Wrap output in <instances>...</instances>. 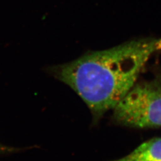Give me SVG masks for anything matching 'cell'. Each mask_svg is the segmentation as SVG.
Masks as SVG:
<instances>
[{
  "instance_id": "7a4b0ae2",
  "label": "cell",
  "mask_w": 161,
  "mask_h": 161,
  "mask_svg": "<svg viewBox=\"0 0 161 161\" xmlns=\"http://www.w3.org/2000/svg\"><path fill=\"white\" fill-rule=\"evenodd\" d=\"M112 118L124 126L161 128V73L136 83L114 109Z\"/></svg>"
},
{
  "instance_id": "277c9868",
  "label": "cell",
  "mask_w": 161,
  "mask_h": 161,
  "mask_svg": "<svg viewBox=\"0 0 161 161\" xmlns=\"http://www.w3.org/2000/svg\"><path fill=\"white\" fill-rule=\"evenodd\" d=\"M7 148L6 147H3L2 145L0 144V153H2V152H5V151H7Z\"/></svg>"
},
{
  "instance_id": "6da1fadb",
  "label": "cell",
  "mask_w": 161,
  "mask_h": 161,
  "mask_svg": "<svg viewBox=\"0 0 161 161\" xmlns=\"http://www.w3.org/2000/svg\"><path fill=\"white\" fill-rule=\"evenodd\" d=\"M160 49L161 38L133 40L87 53L49 71L78 94L97 121L127 95L151 55Z\"/></svg>"
},
{
  "instance_id": "3957f363",
  "label": "cell",
  "mask_w": 161,
  "mask_h": 161,
  "mask_svg": "<svg viewBox=\"0 0 161 161\" xmlns=\"http://www.w3.org/2000/svg\"><path fill=\"white\" fill-rule=\"evenodd\" d=\"M112 161H161V137L146 141L125 157Z\"/></svg>"
}]
</instances>
